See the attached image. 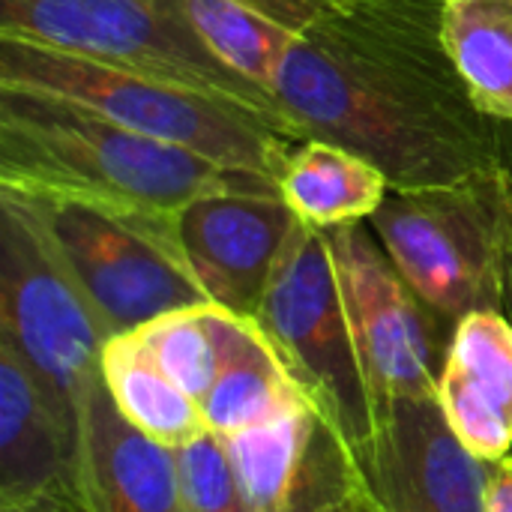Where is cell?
<instances>
[{
    "label": "cell",
    "mask_w": 512,
    "mask_h": 512,
    "mask_svg": "<svg viewBox=\"0 0 512 512\" xmlns=\"http://www.w3.org/2000/svg\"><path fill=\"white\" fill-rule=\"evenodd\" d=\"M435 396L474 456H512V318L504 309L471 312L453 327Z\"/></svg>",
    "instance_id": "obj_15"
},
{
    "label": "cell",
    "mask_w": 512,
    "mask_h": 512,
    "mask_svg": "<svg viewBox=\"0 0 512 512\" xmlns=\"http://www.w3.org/2000/svg\"><path fill=\"white\" fill-rule=\"evenodd\" d=\"M81 507L84 512H189L177 453L123 420L102 375L81 405Z\"/></svg>",
    "instance_id": "obj_14"
},
{
    "label": "cell",
    "mask_w": 512,
    "mask_h": 512,
    "mask_svg": "<svg viewBox=\"0 0 512 512\" xmlns=\"http://www.w3.org/2000/svg\"><path fill=\"white\" fill-rule=\"evenodd\" d=\"M219 369L201 402L207 432L219 438L243 435L285 420L309 405L282 357L252 318L216 306L213 312Z\"/></svg>",
    "instance_id": "obj_16"
},
{
    "label": "cell",
    "mask_w": 512,
    "mask_h": 512,
    "mask_svg": "<svg viewBox=\"0 0 512 512\" xmlns=\"http://www.w3.org/2000/svg\"><path fill=\"white\" fill-rule=\"evenodd\" d=\"M327 240L375 405L435 396L453 327L402 279L372 228H330Z\"/></svg>",
    "instance_id": "obj_9"
},
{
    "label": "cell",
    "mask_w": 512,
    "mask_h": 512,
    "mask_svg": "<svg viewBox=\"0 0 512 512\" xmlns=\"http://www.w3.org/2000/svg\"><path fill=\"white\" fill-rule=\"evenodd\" d=\"M369 228L417 297L450 327L504 309L512 168L462 183L387 192Z\"/></svg>",
    "instance_id": "obj_4"
},
{
    "label": "cell",
    "mask_w": 512,
    "mask_h": 512,
    "mask_svg": "<svg viewBox=\"0 0 512 512\" xmlns=\"http://www.w3.org/2000/svg\"><path fill=\"white\" fill-rule=\"evenodd\" d=\"M504 312L512 318V240L507 249V261H504Z\"/></svg>",
    "instance_id": "obj_26"
},
{
    "label": "cell",
    "mask_w": 512,
    "mask_h": 512,
    "mask_svg": "<svg viewBox=\"0 0 512 512\" xmlns=\"http://www.w3.org/2000/svg\"><path fill=\"white\" fill-rule=\"evenodd\" d=\"M222 441L252 512H372L351 444L312 405Z\"/></svg>",
    "instance_id": "obj_11"
},
{
    "label": "cell",
    "mask_w": 512,
    "mask_h": 512,
    "mask_svg": "<svg viewBox=\"0 0 512 512\" xmlns=\"http://www.w3.org/2000/svg\"><path fill=\"white\" fill-rule=\"evenodd\" d=\"M354 456L372 512H486L489 462L456 438L438 396L378 402Z\"/></svg>",
    "instance_id": "obj_10"
},
{
    "label": "cell",
    "mask_w": 512,
    "mask_h": 512,
    "mask_svg": "<svg viewBox=\"0 0 512 512\" xmlns=\"http://www.w3.org/2000/svg\"><path fill=\"white\" fill-rule=\"evenodd\" d=\"M0 192L33 213L114 336L210 303L177 243L174 216L84 198Z\"/></svg>",
    "instance_id": "obj_5"
},
{
    "label": "cell",
    "mask_w": 512,
    "mask_h": 512,
    "mask_svg": "<svg viewBox=\"0 0 512 512\" xmlns=\"http://www.w3.org/2000/svg\"><path fill=\"white\" fill-rule=\"evenodd\" d=\"M258 12H264L267 18L279 21L282 27L294 30V33H303L309 24H315L321 15L351 3V0H240Z\"/></svg>",
    "instance_id": "obj_23"
},
{
    "label": "cell",
    "mask_w": 512,
    "mask_h": 512,
    "mask_svg": "<svg viewBox=\"0 0 512 512\" xmlns=\"http://www.w3.org/2000/svg\"><path fill=\"white\" fill-rule=\"evenodd\" d=\"M441 30L474 102L512 126V0H444Z\"/></svg>",
    "instance_id": "obj_19"
},
{
    "label": "cell",
    "mask_w": 512,
    "mask_h": 512,
    "mask_svg": "<svg viewBox=\"0 0 512 512\" xmlns=\"http://www.w3.org/2000/svg\"><path fill=\"white\" fill-rule=\"evenodd\" d=\"M240 186L279 189L132 132L78 102L0 87V189L174 216L201 195Z\"/></svg>",
    "instance_id": "obj_2"
},
{
    "label": "cell",
    "mask_w": 512,
    "mask_h": 512,
    "mask_svg": "<svg viewBox=\"0 0 512 512\" xmlns=\"http://www.w3.org/2000/svg\"><path fill=\"white\" fill-rule=\"evenodd\" d=\"M294 225V210L267 186L210 192L174 213L177 243L207 300L240 318H255Z\"/></svg>",
    "instance_id": "obj_12"
},
{
    "label": "cell",
    "mask_w": 512,
    "mask_h": 512,
    "mask_svg": "<svg viewBox=\"0 0 512 512\" xmlns=\"http://www.w3.org/2000/svg\"><path fill=\"white\" fill-rule=\"evenodd\" d=\"M210 51L252 87L273 99L294 30L240 0H180ZM276 105V99H273Z\"/></svg>",
    "instance_id": "obj_20"
},
{
    "label": "cell",
    "mask_w": 512,
    "mask_h": 512,
    "mask_svg": "<svg viewBox=\"0 0 512 512\" xmlns=\"http://www.w3.org/2000/svg\"><path fill=\"white\" fill-rule=\"evenodd\" d=\"M0 512H84L81 507H72V504H63V501H36V504H27V507H12V510Z\"/></svg>",
    "instance_id": "obj_25"
},
{
    "label": "cell",
    "mask_w": 512,
    "mask_h": 512,
    "mask_svg": "<svg viewBox=\"0 0 512 512\" xmlns=\"http://www.w3.org/2000/svg\"><path fill=\"white\" fill-rule=\"evenodd\" d=\"M102 384L123 420L162 447L180 450L207 432L201 405L162 372L138 333H120L105 345Z\"/></svg>",
    "instance_id": "obj_18"
},
{
    "label": "cell",
    "mask_w": 512,
    "mask_h": 512,
    "mask_svg": "<svg viewBox=\"0 0 512 512\" xmlns=\"http://www.w3.org/2000/svg\"><path fill=\"white\" fill-rule=\"evenodd\" d=\"M252 321L309 405L342 432L354 453L363 450L375 432V399L360 366L327 231L297 219Z\"/></svg>",
    "instance_id": "obj_7"
},
{
    "label": "cell",
    "mask_w": 512,
    "mask_h": 512,
    "mask_svg": "<svg viewBox=\"0 0 512 512\" xmlns=\"http://www.w3.org/2000/svg\"><path fill=\"white\" fill-rule=\"evenodd\" d=\"M486 512H512V456L489 462Z\"/></svg>",
    "instance_id": "obj_24"
},
{
    "label": "cell",
    "mask_w": 512,
    "mask_h": 512,
    "mask_svg": "<svg viewBox=\"0 0 512 512\" xmlns=\"http://www.w3.org/2000/svg\"><path fill=\"white\" fill-rule=\"evenodd\" d=\"M0 39L234 96L282 117L270 96L210 51L180 0H0Z\"/></svg>",
    "instance_id": "obj_8"
},
{
    "label": "cell",
    "mask_w": 512,
    "mask_h": 512,
    "mask_svg": "<svg viewBox=\"0 0 512 512\" xmlns=\"http://www.w3.org/2000/svg\"><path fill=\"white\" fill-rule=\"evenodd\" d=\"M387 192L390 180L375 162L324 138L297 141L279 174L285 204L321 231L369 222Z\"/></svg>",
    "instance_id": "obj_17"
},
{
    "label": "cell",
    "mask_w": 512,
    "mask_h": 512,
    "mask_svg": "<svg viewBox=\"0 0 512 512\" xmlns=\"http://www.w3.org/2000/svg\"><path fill=\"white\" fill-rule=\"evenodd\" d=\"M36 501L81 507V435L24 360L0 345V510Z\"/></svg>",
    "instance_id": "obj_13"
},
{
    "label": "cell",
    "mask_w": 512,
    "mask_h": 512,
    "mask_svg": "<svg viewBox=\"0 0 512 512\" xmlns=\"http://www.w3.org/2000/svg\"><path fill=\"white\" fill-rule=\"evenodd\" d=\"M111 339L33 213L0 192V345L24 360L78 435L81 405L102 375Z\"/></svg>",
    "instance_id": "obj_6"
},
{
    "label": "cell",
    "mask_w": 512,
    "mask_h": 512,
    "mask_svg": "<svg viewBox=\"0 0 512 512\" xmlns=\"http://www.w3.org/2000/svg\"><path fill=\"white\" fill-rule=\"evenodd\" d=\"M444 0H351L294 36L276 108L300 141L375 162L393 189L512 168V129L471 96L441 30Z\"/></svg>",
    "instance_id": "obj_1"
},
{
    "label": "cell",
    "mask_w": 512,
    "mask_h": 512,
    "mask_svg": "<svg viewBox=\"0 0 512 512\" xmlns=\"http://www.w3.org/2000/svg\"><path fill=\"white\" fill-rule=\"evenodd\" d=\"M216 306H192L171 312L165 318H156L144 324L138 333L141 345L150 351V357L162 366V372L180 384L198 405L207 399L216 369H219V342H216V324H213Z\"/></svg>",
    "instance_id": "obj_21"
},
{
    "label": "cell",
    "mask_w": 512,
    "mask_h": 512,
    "mask_svg": "<svg viewBox=\"0 0 512 512\" xmlns=\"http://www.w3.org/2000/svg\"><path fill=\"white\" fill-rule=\"evenodd\" d=\"M180 465V483L189 512H252L240 480L231 468L225 441L204 432L198 441L174 450Z\"/></svg>",
    "instance_id": "obj_22"
},
{
    "label": "cell",
    "mask_w": 512,
    "mask_h": 512,
    "mask_svg": "<svg viewBox=\"0 0 512 512\" xmlns=\"http://www.w3.org/2000/svg\"><path fill=\"white\" fill-rule=\"evenodd\" d=\"M0 87H21L78 102L132 132L186 147L222 168L279 186L294 129L234 96L114 69L42 45L0 39Z\"/></svg>",
    "instance_id": "obj_3"
}]
</instances>
